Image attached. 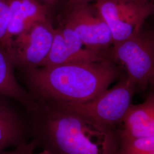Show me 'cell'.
I'll return each instance as SVG.
<instances>
[{
	"mask_svg": "<svg viewBox=\"0 0 154 154\" xmlns=\"http://www.w3.org/2000/svg\"><path fill=\"white\" fill-rule=\"evenodd\" d=\"M43 5L46 6L49 11L58 5L62 0H36Z\"/></svg>",
	"mask_w": 154,
	"mask_h": 154,
	"instance_id": "cell-15",
	"label": "cell"
},
{
	"mask_svg": "<svg viewBox=\"0 0 154 154\" xmlns=\"http://www.w3.org/2000/svg\"><path fill=\"white\" fill-rule=\"evenodd\" d=\"M10 11L6 0H0V46L4 49Z\"/></svg>",
	"mask_w": 154,
	"mask_h": 154,
	"instance_id": "cell-14",
	"label": "cell"
},
{
	"mask_svg": "<svg viewBox=\"0 0 154 154\" xmlns=\"http://www.w3.org/2000/svg\"><path fill=\"white\" fill-rule=\"evenodd\" d=\"M138 2H141L142 4H149L150 2H152V0H137Z\"/></svg>",
	"mask_w": 154,
	"mask_h": 154,
	"instance_id": "cell-18",
	"label": "cell"
},
{
	"mask_svg": "<svg viewBox=\"0 0 154 154\" xmlns=\"http://www.w3.org/2000/svg\"><path fill=\"white\" fill-rule=\"evenodd\" d=\"M96 0H69L66 4V8H72L75 6L79 5L85 4L90 3L91 1H95Z\"/></svg>",
	"mask_w": 154,
	"mask_h": 154,
	"instance_id": "cell-16",
	"label": "cell"
},
{
	"mask_svg": "<svg viewBox=\"0 0 154 154\" xmlns=\"http://www.w3.org/2000/svg\"><path fill=\"white\" fill-rule=\"evenodd\" d=\"M126 154H154V151H152V152H133V153Z\"/></svg>",
	"mask_w": 154,
	"mask_h": 154,
	"instance_id": "cell-17",
	"label": "cell"
},
{
	"mask_svg": "<svg viewBox=\"0 0 154 154\" xmlns=\"http://www.w3.org/2000/svg\"><path fill=\"white\" fill-rule=\"evenodd\" d=\"M27 83L33 99L49 102H81L97 98L120 76L109 59L27 71Z\"/></svg>",
	"mask_w": 154,
	"mask_h": 154,
	"instance_id": "cell-2",
	"label": "cell"
},
{
	"mask_svg": "<svg viewBox=\"0 0 154 154\" xmlns=\"http://www.w3.org/2000/svg\"><path fill=\"white\" fill-rule=\"evenodd\" d=\"M106 57L125 66L127 76L136 88L144 90L153 82L154 35L151 30L143 27L130 37L112 45Z\"/></svg>",
	"mask_w": 154,
	"mask_h": 154,
	"instance_id": "cell-4",
	"label": "cell"
},
{
	"mask_svg": "<svg viewBox=\"0 0 154 154\" xmlns=\"http://www.w3.org/2000/svg\"><path fill=\"white\" fill-rule=\"evenodd\" d=\"M10 16L4 50L11 41L35 22L49 19V10L36 0H6Z\"/></svg>",
	"mask_w": 154,
	"mask_h": 154,
	"instance_id": "cell-10",
	"label": "cell"
},
{
	"mask_svg": "<svg viewBox=\"0 0 154 154\" xmlns=\"http://www.w3.org/2000/svg\"><path fill=\"white\" fill-rule=\"evenodd\" d=\"M119 138L154 137V94L151 93L142 103L131 104L123 117Z\"/></svg>",
	"mask_w": 154,
	"mask_h": 154,
	"instance_id": "cell-11",
	"label": "cell"
},
{
	"mask_svg": "<svg viewBox=\"0 0 154 154\" xmlns=\"http://www.w3.org/2000/svg\"><path fill=\"white\" fill-rule=\"evenodd\" d=\"M28 111L35 147L53 154H118V130L44 102Z\"/></svg>",
	"mask_w": 154,
	"mask_h": 154,
	"instance_id": "cell-1",
	"label": "cell"
},
{
	"mask_svg": "<svg viewBox=\"0 0 154 154\" xmlns=\"http://www.w3.org/2000/svg\"><path fill=\"white\" fill-rule=\"evenodd\" d=\"M154 151V137L149 138H119L118 154Z\"/></svg>",
	"mask_w": 154,
	"mask_h": 154,
	"instance_id": "cell-13",
	"label": "cell"
},
{
	"mask_svg": "<svg viewBox=\"0 0 154 154\" xmlns=\"http://www.w3.org/2000/svg\"><path fill=\"white\" fill-rule=\"evenodd\" d=\"M66 9L62 25L76 33L86 48L107 58V53L113 44L112 35L94 4H85Z\"/></svg>",
	"mask_w": 154,
	"mask_h": 154,
	"instance_id": "cell-6",
	"label": "cell"
},
{
	"mask_svg": "<svg viewBox=\"0 0 154 154\" xmlns=\"http://www.w3.org/2000/svg\"><path fill=\"white\" fill-rule=\"evenodd\" d=\"M30 154H53L51 152H50L49 151H47V150H43L42 152L38 153V154H33V153H31Z\"/></svg>",
	"mask_w": 154,
	"mask_h": 154,
	"instance_id": "cell-19",
	"label": "cell"
},
{
	"mask_svg": "<svg viewBox=\"0 0 154 154\" xmlns=\"http://www.w3.org/2000/svg\"><path fill=\"white\" fill-rule=\"evenodd\" d=\"M136 88L127 75L121 77L114 87L97 98L81 102H49L62 109L75 112L118 130L123 117L131 104Z\"/></svg>",
	"mask_w": 154,
	"mask_h": 154,
	"instance_id": "cell-3",
	"label": "cell"
},
{
	"mask_svg": "<svg viewBox=\"0 0 154 154\" xmlns=\"http://www.w3.org/2000/svg\"><path fill=\"white\" fill-rule=\"evenodd\" d=\"M14 67L11 58L0 46V95L20 103L27 111L32 110L36 102L17 82Z\"/></svg>",
	"mask_w": 154,
	"mask_h": 154,
	"instance_id": "cell-12",
	"label": "cell"
},
{
	"mask_svg": "<svg viewBox=\"0 0 154 154\" xmlns=\"http://www.w3.org/2000/svg\"><path fill=\"white\" fill-rule=\"evenodd\" d=\"M54 30L47 19L33 23L11 40L5 51L14 66L28 71L42 66L52 44Z\"/></svg>",
	"mask_w": 154,
	"mask_h": 154,
	"instance_id": "cell-7",
	"label": "cell"
},
{
	"mask_svg": "<svg viewBox=\"0 0 154 154\" xmlns=\"http://www.w3.org/2000/svg\"><path fill=\"white\" fill-rule=\"evenodd\" d=\"M107 59L105 56L86 48L77 34L70 28L61 25L54 28L53 39L41 67H53L80 62H95Z\"/></svg>",
	"mask_w": 154,
	"mask_h": 154,
	"instance_id": "cell-8",
	"label": "cell"
},
{
	"mask_svg": "<svg viewBox=\"0 0 154 154\" xmlns=\"http://www.w3.org/2000/svg\"><path fill=\"white\" fill-rule=\"evenodd\" d=\"M94 5L110 29L113 44L137 33L154 11V4L137 0H96Z\"/></svg>",
	"mask_w": 154,
	"mask_h": 154,
	"instance_id": "cell-5",
	"label": "cell"
},
{
	"mask_svg": "<svg viewBox=\"0 0 154 154\" xmlns=\"http://www.w3.org/2000/svg\"></svg>",
	"mask_w": 154,
	"mask_h": 154,
	"instance_id": "cell-20",
	"label": "cell"
},
{
	"mask_svg": "<svg viewBox=\"0 0 154 154\" xmlns=\"http://www.w3.org/2000/svg\"><path fill=\"white\" fill-rule=\"evenodd\" d=\"M11 99L0 95V152L16 149L32 139L28 113L22 114L11 103Z\"/></svg>",
	"mask_w": 154,
	"mask_h": 154,
	"instance_id": "cell-9",
	"label": "cell"
}]
</instances>
